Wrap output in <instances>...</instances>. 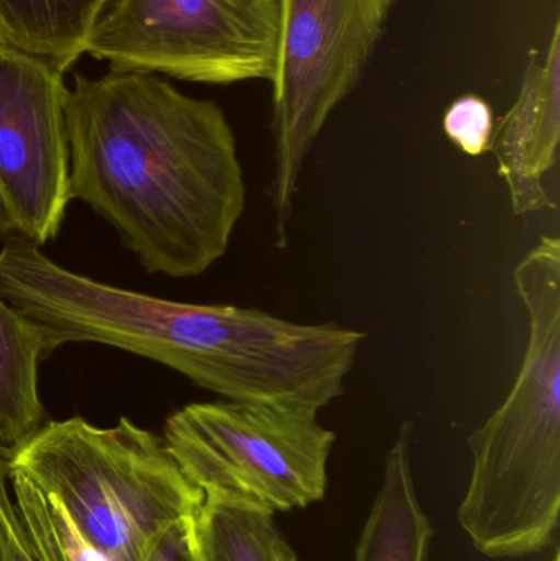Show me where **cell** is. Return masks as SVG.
I'll list each match as a JSON object with an SVG mask.
<instances>
[{"label": "cell", "mask_w": 560, "mask_h": 561, "mask_svg": "<svg viewBox=\"0 0 560 561\" xmlns=\"http://www.w3.org/2000/svg\"><path fill=\"white\" fill-rule=\"evenodd\" d=\"M69 194L151 275L196 278L226 255L247 204L222 107L151 72L78 75L65 102Z\"/></svg>", "instance_id": "1"}, {"label": "cell", "mask_w": 560, "mask_h": 561, "mask_svg": "<svg viewBox=\"0 0 560 561\" xmlns=\"http://www.w3.org/2000/svg\"><path fill=\"white\" fill-rule=\"evenodd\" d=\"M513 279L528 313L525 359L503 404L467 438L472 474L457 514L489 559L542 552L559 529V237H541Z\"/></svg>", "instance_id": "2"}, {"label": "cell", "mask_w": 560, "mask_h": 561, "mask_svg": "<svg viewBox=\"0 0 560 561\" xmlns=\"http://www.w3.org/2000/svg\"><path fill=\"white\" fill-rule=\"evenodd\" d=\"M7 467L55 497L107 561H145L173 524L203 506L163 437L127 417L111 427L46 422L10 451Z\"/></svg>", "instance_id": "3"}, {"label": "cell", "mask_w": 560, "mask_h": 561, "mask_svg": "<svg viewBox=\"0 0 560 561\" xmlns=\"http://www.w3.org/2000/svg\"><path fill=\"white\" fill-rule=\"evenodd\" d=\"M163 440L204 500L265 513L324 500L335 434L318 412L268 404L194 402L164 422Z\"/></svg>", "instance_id": "4"}, {"label": "cell", "mask_w": 560, "mask_h": 561, "mask_svg": "<svg viewBox=\"0 0 560 561\" xmlns=\"http://www.w3.org/2000/svg\"><path fill=\"white\" fill-rule=\"evenodd\" d=\"M397 0H279L273 85L275 243L288 227L306 158L332 112L361 82Z\"/></svg>", "instance_id": "5"}, {"label": "cell", "mask_w": 560, "mask_h": 561, "mask_svg": "<svg viewBox=\"0 0 560 561\" xmlns=\"http://www.w3.org/2000/svg\"><path fill=\"white\" fill-rule=\"evenodd\" d=\"M279 0H108L85 55L199 84L270 81Z\"/></svg>", "instance_id": "6"}, {"label": "cell", "mask_w": 560, "mask_h": 561, "mask_svg": "<svg viewBox=\"0 0 560 561\" xmlns=\"http://www.w3.org/2000/svg\"><path fill=\"white\" fill-rule=\"evenodd\" d=\"M65 75L0 45V232L42 249L71 203Z\"/></svg>", "instance_id": "7"}, {"label": "cell", "mask_w": 560, "mask_h": 561, "mask_svg": "<svg viewBox=\"0 0 560 561\" xmlns=\"http://www.w3.org/2000/svg\"><path fill=\"white\" fill-rule=\"evenodd\" d=\"M560 141V22L545 56L533 49L518 98L493 130L490 150L499 161L513 214L556 209L546 176L558 163Z\"/></svg>", "instance_id": "8"}, {"label": "cell", "mask_w": 560, "mask_h": 561, "mask_svg": "<svg viewBox=\"0 0 560 561\" xmlns=\"http://www.w3.org/2000/svg\"><path fill=\"white\" fill-rule=\"evenodd\" d=\"M433 526L418 496L413 427L404 422L385 460L384 481L358 540L355 561H427Z\"/></svg>", "instance_id": "9"}, {"label": "cell", "mask_w": 560, "mask_h": 561, "mask_svg": "<svg viewBox=\"0 0 560 561\" xmlns=\"http://www.w3.org/2000/svg\"><path fill=\"white\" fill-rule=\"evenodd\" d=\"M55 352L48 330L0 296V447L15 450L45 421L39 363Z\"/></svg>", "instance_id": "10"}, {"label": "cell", "mask_w": 560, "mask_h": 561, "mask_svg": "<svg viewBox=\"0 0 560 561\" xmlns=\"http://www.w3.org/2000/svg\"><path fill=\"white\" fill-rule=\"evenodd\" d=\"M108 0H0V45L45 59L62 75L85 55Z\"/></svg>", "instance_id": "11"}, {"label": "cell", "mask_w": 560, "mask_h": 561, "mask_svg": "<svg viewBox=\"0 0 560 561\" xmlns=\"http://www.w3.org/2000/svg\"><path fill=\"white\" fill-rule=\"evenodd\" d=\"M196 523L204 561H299L265 511L203 500Z\"/></svg>", "instance_id": "12"}, {"label": "cell", "mask_w": 560, "mask_h": 561, "mask_svg": "<svg viewBox=\"0 0 560 561\" xmlns=\"http://www.w3.org/2000/svg\"><path fill=\"white\" fill-rule=\"evenodd\" d=\"M16 513L36 561H107L76 529L65 507L30 483L25 477L9 471Z\"/></svg>", "instance_id": "13"}, {"label": "cell", "mask_w": 560, "mask_h": 561, "mask_svg": "<svg viewBox=\"0 0 560 561\" xmlns=\"http://www.w3.org/2000/svg\"><path fill=\"white\" fill-rule=\"evenodd\" d=\"M447 138L469 157H482L490 151L495 118L485 99L462 95L447 108L443 118Z\"/></svg>", "instance_id": "14"}, {"label": "cell", "mask_w": 560, "mask_h": 561, "mask_svg": "<svg viewBox=\"0 0 560 561\" xmlns=\"http://www.w3.org/2000/svg\"><path fill=\"white\" fill-rule=\"evenodd\" d=\"M9 454L0 447V561H22L20 552L25 547L26 533L7 490Z\"/></svg>", "instance_id": "15"}, {"label": "cell", "mask_w": 560, "mask_h": 561, "mask_svg": "<svg viewBox=\"0 0 560 561\" xmlns=\"http://www.w3.org/2000/svg\"><path fill=\"white\" fill-rule=\"evenodd\" d=\"M196 516L173 524L155 543L145 561H204Z\"/></svg>", "instance_id": "16"}, {"label": "cell", "mask_w": 560, "mask_h": 561, "mask_svg": "<svg viewBox=\"0 0 560 561\" xmlns=\"http://www.w3.org/2000/svg\"><path fill=\"white\" fill-rule=\"evenodd\" d=\"M20 559L22 561H36L35 557H33L32 550H30L28 539H26L25 547H23L22 552H20Z\"/></svg>", "instance_id": "17"}, {"label": "cell", "mask_w": 560, "mask_h": 561, "mask_svg": "<svg viewBox=\"0 0 560 561\" xmlns=\"http://www.w3.org/2000/svg\"><path fill=\"white\" fill-rule=\"evenodd\" d=\"M555 561H559V557H556Z\"/></svg>", "instance_id": "18"}]
</instances>
